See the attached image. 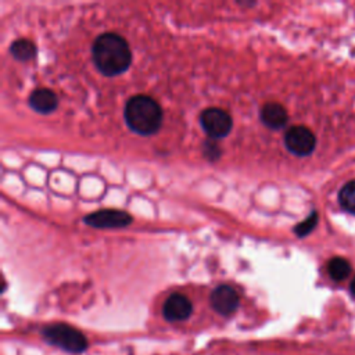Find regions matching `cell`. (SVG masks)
Returning <instances> with one entry per match:
<instances>
[{
	"label": "cell",
	"instance_id": "4",
	"mask_svg": "<svg viewBox=\"0 0 355 355\" xmlns=\"http://www.w3.org/2000/svg\"><path fill=\"white\" fill-rule=\"evenodd\" d=\"M200 124L211 139H221L229 135L233 127L232 117L222 109H206L200 116Z\"/></svg>",
	"mask_w": 355,
	"mask_h": 355
},
{
	"label": "cell",
	"instance_id": "9",
	"mask_svg": "<svg viewBox=\"0 0 355 355\" xmlns=\"http://www.w3.org/2000/svg\"><path fill=\"white\" fill-rule=\"evenodd\" d=\"M57 96L51 89H37L30 96V106L41 113V114H49L57 109Z\"/></svg>",
	"mask_w": 355,
	"mask_h": 355
},
{
	"label": "cell",
	"instance_id": "14",
	"mask_svg": "<svg viewBox=\"0 0 355 355\" xmlns=\"http://www.w3.org/2000/svg\"><path fill=\"white\" fill-rule=\"evenodd\" d=\"M316 224H318V214L313 211V212H311V215L305 221H302L301 224H298L294 228V232H295V235L298 237H304V236L309 235L315 229Z\"/></svg>",
	"mask_w": 355,
	"mask_h": 355
},
{
	"label": "cell",
	"instance_id": "5",
	"mask_svg": "<svg viewBox=\"0 0 355 355\" xmlns=\"http://www.w3.org/2000/svg\"><path fill=\"white\" fill-rule=\"evenodd\" d=\"M284 145L290 153L298 157L309 156L316 146L315 135L305 127H293L284 135Z\"/></svg>",
	"mask_w": 355,
	"mask_h": 355
},
{
	"label": "cell",
	"instance_id": "6",
	"mask_svg": "<svg viewBox=\"0 0 355 355\" xmlns=\"http://www.w3.org/2000/svg\"><path fill=\"white\" fill-rule=\"evenodd\" d=\"M132 217L121 210H100L85 217V224L98 229H118L132 224Z\"/></svg>",
	"mask_w": 355,
	"mask_h": 355
},
{
	"label": "cell",
	"instance_id": "10",
	"mask_svg": "<svg viewBox=\"0 0 355 355\" xmlns=\"http://www.w3.org/2000/svg\"><path fill=\"white\" fill-rule=\"evenodd\" d=\"M262 122L271 129H280L286 125L289 117L287 111L279 103H266L261 110Z\"/></svg>",
	"mask_w": 355,
	"mask_h": 355
},
{
	"label": "cell",
	"instance_id": "13",
	"mask_svg": "<svg viewBox=\"0 0 355 355\" xmlns=\"http://www.w3.org/2000/svg\"><path fill=\"white\" fill-rule=\"evenodd\" d=\"M338 203L345 211L355 214V181H351L341 188L338 193Z\"/></svg>",
	"mask_w": 355,
	"mask_h": 355
},
{
	"label": "cell",
	"instance_id": "2",
	"mask_svg": "<svg viewBox=\"0 0 355 355\" xmlns=\"http://www.w3.org/2000/svg\"><path fill=\"white\" fill-rule=\"evenodd\" d=\"M127 125L139 135L156 134L163 124V110L150 96L138 95L128 100L124 111Z\"/></svg>",
	"mask_w": 355,
	"mask_h": 355
},
{
	"label": "cell",
	"instance_id": "3",
	"mask_svg": "<svg viewBox=\"0 0 355 355\" xmlns=\"http://www.w3.org/2000/svg\"><path fill=\"white\" fill-rule=\"evenodd\" d=\"M45 340L70 352H82L88 347L87 337L73 326L56 323L44 330Z\"/></svg>",
	"mask_w": 355,
	"mask_h": 355
},
{
	"label": "cell",
	"instance_id": "16",
	"mask_svg": "<svg viewBox=\"0 0 355 355\" xmlns=\"http://www.w3.org/2000/svg\"><path fill=\"white\" fill-rule=\"evenodd\" d=\"M349 291H351V294L355 297V277L352 279V282H351V284H349Z\"/></svg>",
	"mask_w": 355,
	"mask_h": 355
},
{
	"label": "cell",
	"instance_id": "11",
	"mask_svg": "<svg viewBox=\"0 0 355 355\" xmlns=\"http://www.w3.org/2000/svg\"><path fill=\"white\" fill-rule=\"evenodd\" d=\"M10 53L19 62H30L37 56V46L30 39H17L12 44Z\"/></svg>",
	"mask_w": 355,
	"mask_h": 355
},
{
	"label": "cell",
	"instance_id": "15",
	"mask_svg": "<svg viewBox=\"0 0 355 355\" xmlns=\"http://www.w3.org/2000/svg\"><path fill=\"white\" fill-rule=\"evenodd\" d=\"M204 154H206V157H208L210 160L214 161V160H217L219 157L221 150H219V147L215 143L207 142L206 146H204Z\"/></svg>",
	"mask_w": 355,
	"mask_h": 355
},
{
	"label": "cell",
	"instance_id": "12",
	"mask_svg": "<svg viewBox=\"0 0 355 355\" xmlns=\"http://www.w3.org/2000/svg\"><path fill=\"white\" fill-rule=\"evenodd\" d=\"M327 272L333 280H344L351 273V265L345 258L336 257L329 261L327 264Z\"/></svg>",
	"mask_w": 355,
	"mask_h": 355
},
{
	"label": "cell",
	"instance_id": "1",
	"mask_svg": "<svg viewBox=\"0 0 355 355\" xmlns=\"http://www.w3.org/2000/svg\"><path fill=\"white\" fill-rule=\"evenodd\" d=\"M92 57L98 70L106 77L121 75L132 63L128 42L114 33H106L98 37L92 46Z\"/></svg>",
	"mask_w": 355,
	"mask_h": 355
},
{
	"label": "cell",
	"instance_id": "7",
	"mask_svg": "<svg viewBox=\"0 0 355 355\" xmlns=\"http://www.w3.org/2000/svg\"><path fill=\"white\" fill-rule=\"evenodd\" d=\"M210 301H211V307L214 308V311H217L218 313H221L224 316H228V315H232L237 309L240 298H239L237 291L233 287H230L228 284H222V286H218L211 293Z\"/></svg>",
	"mask_w": 355,
	"mask_h": 355
},
{
	"label": "cell",
	"instance_id": "8",
	"mask_svg": "<svg viewBox=\"0 0 355 355\" xmlns=\"http://www.w3.org/2000/svg\"><path fill=\"white\" fill-rule=\"evenodd\" d=\"M192 311H193V305L190 300L181 293L171 294L165 300L163 307V315L170 322L185 320L192 315Z\"/></svg>",
	"mask_w": 355,
	"mask_h": 355
}]
</instances>
